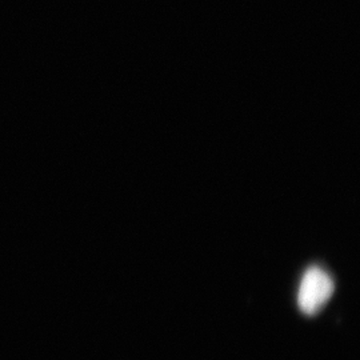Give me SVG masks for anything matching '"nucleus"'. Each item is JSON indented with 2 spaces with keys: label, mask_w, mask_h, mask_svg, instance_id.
Returning <instances> with one entry per match:
<instances>
[{
  "label": "nucleus",
  "mask_w": 360,
  "mask_h": 360,
  "mask_svg": "<svg viewBox=\"0 0 360 360\" xmlns=\"http://www.w3.org/2000/svg\"><path fill=\"white\" fill-rule=\"evenodd\" d=\"M333 278L319 267L304 272L297 292V304L306 315L318 314L334 294Z\"/></svg>",
  "instance_id": "nucleus-1"
}]
</instances>
